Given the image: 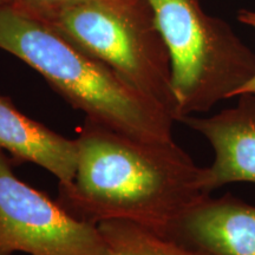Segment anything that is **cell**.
I'll return each instance as SVG.
<instances>
[{
    "mask_svg": "<svg viewBox=\"0 0 255 255\" xmlns=\"http://www.w3.org/2000/svg\"><path fill=\"white\" fill-rule=\"evenodd\" d=\"M87 0H13L12 7L27 17L49 23L60 12Z\"/></svg>",
    "mask_w": 255,
    "mask_h": 255,
    "instance_id": "obj_10",
    "label": "cell"
},
{
    "mask_svg": "<svg viewBox=\"0 0 255 255\" xmlns=\"http://www.w3.org/2000/svg\"><path fill=\"white\" fill-rule=\"evenodd\" d=\"M13 0H0V7H4V6H11Z\"/></svg>",
    "mask_w": 255,
    "mask_h": 255,
    "instance_id": "obj_12",
    "label": "cell"
},
{
    "mask_svg": "<svg viewBox=\"0 0 255 255\" xmlns=\"http://www.w3.org/2000/svg\"><path fill=\"white\" fill-rule=\"evenodd\" d=\"M167 46L177 122L240 95L255 76V53L200 0H148Z\"/></svg>",
    "mask_w": 255,
    "mask_h": 255,
    "instance_id": "obj_3",
    "label": "cell"
},
{
    "mask_svg": "<svg viewBox=\"0 0 255 255\" xmlns=\"http://www.w3.org/2000/svg\"><path fill=\"white\" fill-rule=\"evenodd\" d=\"M0 150L7 151L17 163H32L46 169L59 184L72 182L77 169L76 138L58 132L19 111L0 95Z\"/></svg>",
    "mask_w": 255,
    "mask_h": 255,
    "instance_id": "obj_8",
    "label": "cell"
},
{
    "mask_svg": "<svg viewBox=\"0 0 255 255\" xmlns=\"http://www.w3.org/2000/svg\"><path fill=\"white\" fill-rule=\"evenodd\" d=\"M238 19L240 23L247 25V26H250L253 28V30H255V11H251V9H241L238 14ZM245 92H253V94H255V76L251 79L246 87L242 89L240 95L245 94Z\"/></svg>",
    "mask_w": 255,
    "mask_h": 255,
    "instance_id": "obj_11",
    "label": "cell"
},
{
    "mask_svg": "<svg viewBox=\"0 0 255 255\" xmlns=\"http://www.w3.org/2000/svg\"><path fill=\"white\" fill-rule=\"evenodd\" d=\"M237 103L208 117L180 121L209 142L214 159L201 168L200 184L206 194L231 183L255 184V94L237 96Z\"/></svg>",
    "mask_w": 255,
    "mask_h": 255,
    "instance_id": "obj_6",
    "label": "cell"
},
{
    "mask_svg": "<svg viewBox=\"0 0 255 255\" xmlns=\"http://www.w3.org/2000/svg\"><path fill=\"white\" fill-rule=\"evenodd\" d=\"M169 238L203 255H255V206L232 194L207 195Z\"/></svg>",
    "mask_w": 255,
    "mask_h": 255,
    "instance_id": "obj_7",
    "label": "cell"
},
{
    "mask_svg": "<svg viewBox=\"0 0 255 255\" xmlns=\"http://www.w3.org/2000/svg\"><path fill=\"white\" fill-rule=\"evenodd\" d=\"M45 24L110 66L177 122L170 58L148 0H87Z\"/></svg>",
    "mask_w": 255,
    "mask_h": 255,
    "instance_id": "obj_4",
    "label": "cell"
},
{
    "mask_svg": "<svg viewBox=\"0 0 255 255\" xmlns=\"http://www.w3.org/2000/svg\"><path fill=\"white\" fill-rule=\"evenodd\" d=\"M108 255L97 223L19 180L0 150V255Z\"/></svg>",
    "mask_w": 255,
    "mask_h": 255,
    "instance_id": "obj_5",
    "label": "cell"
},
{
    "mask_svg": "<svg viewBox=\"0 0 255 255\" xmlns=\"http://www.w3.org/2000/svg\"><path fill=\"white\" fill-rule=\"evenodd\" d=\"M0 49L36 70L85 119L144 141H171L173 115L43 21L0 7Z\"/></svg>",
    "mask_w": 255,
    "mask_h": 255,
    "instance_id": "obj_2",
    "label": "cell"
},
{
    "mask_svg": "<svg viewBox=\"0 0 255 255\" xmlns=\"http://www.w3.org/2000/svg\"><path fill=\"white\" fill-rule=\"evenodd\" d=\"M77 169L59 184L58 203L79 220H122L164 237L209 194L201 167L174 139L144 141L85 119L77 130Z\"/></svg>",
    "mask_w": 255,
    "mask_h": 255,
    "instance_id": "obj_1",
    "label": "cell"
},
{
    "mask_svg": "<svg viewBox=\"0 0 255 255\" xmlns=\"http://www.w3.org/2000/svg\"><path fill=\"white\" fill-rule=\"evenodd\" d=\"M108 255H203L137 223L109 220L98 223Z\"/></svg>",
    "mask_w": 255,
    "mask_h": 255,
    "instance_id": "obj_9",
    "label": "cell"
}]
</instances>
